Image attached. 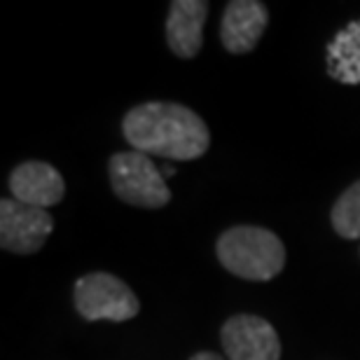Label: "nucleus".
Here are the masks:
<instances>
[{
	"mask_svg": "<svg viewBox=\"0 0 360 360\" xmlns=\"http://www.w3.org/2000/svg\"><path fill=\"white\" fill-rule=\"evenodd\" d=\"M122 134L136 153L178 162L199 160L211 146L208 127L197 112L162 101L131 108L122 120Z\"/></svg>",
	"mask_w": 360,
	"mask_h": 360,
	"instance_id": "f257e3e1",
	"label": "nucleus"
},
{
	"mask_svg": "<svg viewBox=\"0 0 360 360\" xmlns=\"http://www.w3.org/2000/svg\"><path fill=\"white\" fill-rule=\"evenodd\" d=\"M218 260L234 276L248 281H269L283 271L285 246L269 229L239 225L218 239Z\"/></svg>",
	"mask_w": 360,
	"mask_h": 360,
	"instance_id": "f03ea898",
	"label": "nucleus"
},
{
	"mask_svg": "<svg viewBox=\"0 0 360 360\" xmlns=\"http://www.w3.org/2000/svg\"><path fill=\"white\" fill-rule=\"evenodd\" d=\"M115 194L139 208H162L171 201V190L162 171L143 153H117L108 164Z\"/></svg>",
	"mask_w": 360,
	"mask_h": 360,
	"instance_id": "7ed1b4c3",
	"label": "nucleus"
},
{
	"mask_svg": "<svg viewBox=\"0 0 360 360\" xmlns=\"http://www.w3.org/2000/svg\"><path fill=\"white\" fill-rule=\"evenodd\" d=\"M75 309L87 321H129L141 311V302L124 281L108 271H94L75 283Z\"/></svg>",
	"mask_w": 360,
	"mask_h": 360,
	"instance_id": "20e7f679",
	"label": "nucleus"
},
{
	"mask_svg": "<svg viewBox=\"0 0 360 360\" xmlns=\"http://www.w3.org/2000/svg\"><path fill=\"white\" fill-rule=\"evenodd\" d=\"M52 229L54 220L45 208L21 204L17 199L0 201V246L10 253H38Z\"/></svg>",
	"mask_w": 360,
	"mask_h": 360,
	"instance_id": "39448f33",
	"label": "nucleus"
},
{
	"mask_svg": "<svg viewBox=\"0 0 360 360\" xmlns=\"http://www.w3.org/2000/svg\"><path fill=\"white\" fill-rule=\"evenodd\" d=\"M229 360H278L281 342L276 330L260 316H232L220 333Z\"/></svg>",
	"mask_w": 360,
	"mask_h": 360,
	"instance_id": "423d86ee",
	"label": "nucleus"
},
{
	"mask_svg": "<svg viewBox=\"0 0 360 360\" xmlns=\"http://www.w3.org/2000/svg\"><path fill=\"white\" fill-rule=\"evenodd\" d=\"M12 199L21 204L47 208L59 204L66 194V183L54 167L45 162H24L10 174Z\"/></svg>",
	"mask_w": 360,
	"mask_h": 360,
	"instance_id": "0eeeda50",
	"label": "nucleus"
},
{
	"mask_svg": "<svg viewBox=\"0 0 360 360\" xmlns=\"http://www.w3.org/2000/svg\"><path fill=\"white\" fill-rule=\"evenodd\" d=\"M269 12L257 0H234L225 7L220 38L227 52L246 54L253 52L267 28Z\"/></svg>",
	"mask_w": 360,
	"mask_h": 360,
	"instance_id": "6e6552de",
	"label": "nucleus"
},
{
	"mask_svg": "<svg viewBox=\"0 0 360 360\" xmlns=\"http://www.w3.org/2000/svg\"><path fill=\"white\" fill-rule=\"evenodd\" d=\"M206 17V0H174L167 19V40L171 52L180 59H194L204 45Z\"/></svg>",
	"mask_w": 360,
	"mask_h": 360,
	"instance_id": "1a4fd4ad",
	"label": "nucleus"
},
{
	"mask_svg": "<svg viewBox=\"0 0 360 360\" xmlns=\"http://www.w3.org/2000/svg\"><path fill=\"white\" fill-rule=\"evenodd\" d=\"M328 75L342 84H360V19L344 26L328 45Z\"/></svg>",
	"mask_w": 360,
	"mask_h": 360,
	"instance_id": "9d476101",
	"label": "nucleus"
},
{
	"mask_svg": "<svg viewBox=\"0 0 360 360\" xmlns=\"http://www.w3.org/2000/svg\"><path fill=\"white\" fill-rule=\"evenodd\" d=\"M333 227L344 239H360V180L335 201Z\"/></svg>",
	"mask_w": 360,
	"mask_h": 360,
	"instance_id": "9b49d317",
	"label": "nucleus"
},
{
	"mask_svg": "<svg viewBox=\"0 0 360 360\" xmlns=\"http://www.w3.org/2000/svg\"><path fill=\"white\" fill-rule=\"evenodd\" d=\"M190 360H222V358L218 354H211V351H201V354L192 356Z\"/></svg>",
	"mask_w": 360,
	"mask_h": 360,
	"instance_id": "f8f14e48",
	"label": "nucleus"
}]
</instances>
